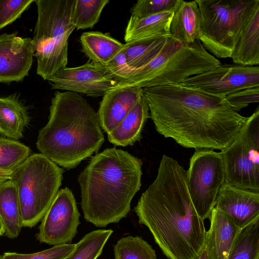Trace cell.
I'll list each match as a JSON object with an SVG mask.
<instances>
[{"label": "cell", "mask_w": 259, "mask_h": 259, "mask_svg": "<svg viewBox=\"0 0 259 259\" xmlns=\"http://www.w3.org/2000/svg\"><path fill=\"white\" fill-rule=\"evenodd\" d=\"M206 231L204 248L208 259H226L238 236L242 231L225 212L215 207Z\"/></svg>", "instance_id": "17"}, {"label": "cell", "mask_w": 259, "mask_h": 259, "mask_svg": "<svg viewBox=\"0 0 259 259\" xmlns=\"http://www.w3.org/2000/svg\"><path fill=\"white\" fill-rule=\"evenodd\" d=\"M0 259H4L3 256V255H0Z\"/></svg>", "instance_id": "39"}, {"label": "cell", "mask_w": 259, "mask_h": 259, "mask_svg": "<svg viewBox=\"0 0 259 259\" xmlns=\"http://www.w3.org/2000/svg\"><path fill=\"white\" fill-rule=\"evenodd\" d=\"M221 153L225 182L239 188L259 192L258 107Z\"/></svg>", "instance_id": "9"}, {"label": "cell", "mask_w": 259, "mask_h": 259, "mask_svg": "<svg viewBox=\"0 0 259 259\" xmlns=\"http://www.w3.org/2000/svg\"><path fill=\"white\" fill-rule=\"evenodd\" d=\"M221 65V62L208 53L199 39L187 43L169 35L151 61L135 69L126 81L118 85L143 89L179 84Z\"/></svg>", "instance_id": "5"}, {"label": "cell", "mask_w": 259, "mask_h": 259, "mask_svg": "<svg viewBox=\"0 0 259 259\" xmlns=\"http://www.w3.org/2000/svg\"><path fill=\"white\" fill-rule=\"evenodd\" d=\"M200 21L196 0H178L170 24V35L183 42L192 43L199 39Z\"/></svg>", "instance_id": "20"}, {"label": "cell", "mask_w": 259, "mask_h": 259, "mask_svg": "<svg viewBox=\"0 0 259 259\" xmlns=\"http://www.w3.org/2000/svg\"><path fill=\"white\" fill-rule=\"evenodd\" d=\"M64 170L41 153H33L12 172L23 227L41 221L62 184Z\"/></svg>", "instance_id": "7"}, {"label": "cell", "mask_w": 259, "mask_h": 259, "mask_svg": "<svg viewBox=\"0 0 259 259\" xmlns=\"http://www.w3.org/2000/svg\"><path fill=\"white\" fill-rule=\"evenodd\" d=\"M142 93V89L137 87L116 85L104 95L97 113L101 128L107 134L124 119Z\"/></svg>", "instance_id": "16"}, {"label": "cell", "mask_w": 259, "mask_h": 259, "mask_svg": "<svg viewBox=\"0 0 259 259\" xmlns=\"http://www.w3.org/2000/svg\"><path fill=\"white\" fill-rule=\"evenodd\" d=\"M34 0H0V30L20 17Z\"/></svg>", "instance_id": "33"}, {"label": "cell", "mask_w": 259, "mask_h": 259, "mask_svg": "<svg viewBox=\"0 0 259 259\" xmlns=\"http://www.w3.org/2000/svg\"><path fill=\"white\" fill-rule=\"evenodd\" d=\"M201 21L199 40L219 58H231L243 24L255 0H196Z\"/></svg>", "instance_id": "8"}, {"label": "cell", "mask_w": 259, "mask_h": 259, "mask_svg": "<svg viewBox=\"0 0 259 259\" xmlns=\"http://www.w3.org/2000/svg\"><path fill=\"white\" fill-rule=\"evenodd\" d=\"M37 18L32 42L36 73L44 80L68 64V38L75 29L71 21L73 0H36Z\"/></svg>", "instance_id": "6"}, {"label": "cell", "mask_w": 259, "mask_h": 259, "mask_svg": "<svg viewBox=\"0 0 259 259\" xmlns=\"http://www.w3.org/2000/svg\"><path fill=\"white\" fill-rule=\"evenodd\" d=\"M167 37L140 38L124 44L128 65L134 70L146 65L159 53Z\"/></svg>", "instance_id": "25"}, {"label": "cell", "mask_w": 259, "mask_h": 259, "mask_svg": "<svg viewBox=\"0 0 259 259\" xmlns=\"http://www.w3.org/2000/svg\"><path fill=\"white\" fill-rule=\"evenodd\" d=\"M179 84L212 95L225 97L241 89L259 87V67L221 65L190 77Z\"/></svg>", "instance_id": "12"}, {"label": "cell", "mask_w": 259, "mask_h": 259, "mask_svg": "<svg viewBox=\"0 0 259 259\" xmlns=\"http://www.w3.org/2000/svg\"><path fill=\"white\" fill-rule=\"evenodd\" d=\"M225 99L233 109L238 112L250 103L259 101V87L241 89L225 96Z\"/></svg>", "instance_id": "35"}, {"label": "cell", "mask_w": 259, "mask_h": 259, "mask_svg": "<svg viewBox=\"0 0 259 259\" xmlns=\"http://www.w3.org/2000/svg\"><path fill=\"white\" fill-rule=\"evenodd\" d=\"M142 164L140 159L116 148L91 157L77 178L86 221L105 227L127 217L140 190Z\"/></svg>", "instance_id": "3"}, {"label": "cell", "mask_w": 259, "mask_h": 259, "mask_svg": "<svg viewBox=\"0 0 259 259\" xmlns=\"http://www.w3.org/2000/svg\"><path fill=\"white\" fill-rule=\"evenodd\" d=\"M31 150L16 140L0 137V169L13 171L30 155Z\"/></svg>", "instance_id": "30"}, {"label": "cell", "mask_w": 259, "mask_h": 259, "mask_svg": "<svg viewBox=\"0 0 259 259\" xmlns=\"http://www.w3.org/2000/svg\"><path fill=\"white\" fill-rule=\"evenodd\" d=\"M134 210L168 259H198L206 231L190 197L187 170L176 159L162 156L155 179Z\"/></svg>", "instance_id": "2"}, {"label": "cell", "mask_w": 259, "mask_h": 259, "mask_svg": "<svg viewBox=\"0 0 259 259\" xmlns=\"http://www.w3.org/2000/svg\"><path fill=\"white\" fill-rule=\"evenodd\" d=\"M104 142L98 113L87 101L76 93L56 91L49 121L38 132L40 153L69 170L97 152Z\"/></svg>", "instance_id": "4"}, {"label": "cell", "mask_w": 259, "mask_h": 259, "mask_svg": "<svg viewBox=\"0 0 259 259\" xmlns=\"http://www.w3.org/2000/svg\"><path fill=\"white\" fill-rule=\"evenodd\" d=\"M198 259H208L206 252L204 247L200 254Z\"/></svg>", "instance_id": "37"}, {"label": "cell", "mask_w": 259, "mask_h": 259, "mask_svg": "<svg viewBox=\"0 0 259 259\" xmlns=\"http://www.w3.org/2000/svg\"><path fill=\"white\" fill-rule=\"evenodd\" d=\"M109 0H73L71 13L72 24L76 30L92 28L99 21Z\"/></svg>", "instance_id": "26"}, {"label": "cell", "mask_w": 259, "mask_h": 259, "mask_svg": "<svg viewBox=\"0 0 259 259\" xmlns=\"http://www.w3.org/2000/svg\"><path fill=\"white\" fill-rule=\"evenodd\" d=\"M214 207L227 214L243 230L259 221V192L239 188L225 182L219 191Z\"/></svg>", "instance_id": "15"}, {"label": "cell", "mask_w": 259, "mask_h": 259, "mask_svg": "<svg viewBox=\"0 0 259 259\" xmlns=\"http://www.w3.org/2000/svg\"><path fill=\"white\" fill-rule=\"evenodd\" d=\"M112 233L111 229H100L87 233L63 259H97Z\"/></svg>", "instance_id": "27"}, {"label": "cell", "mask_w": 259, "mask_h": 259, "mask_svg": "<svg viewBox=\"0 0 259 259\" xmlns=\"http://www.w3.org/2000/svg\"><path fill=\"white\" fill-rule=\"evenodd\" d=\"M150 113L143 91L137 102L121 122L107 134L108 141L117 146L125 147L140 140Z\"/></svg>", "instance_id": "19"}, {"label": "cell", "mask_w": 259, "mask_h": 259, "mask_svg": "<svg viewBox=\"0 0 259 259\" xmlns=\"http://www.w3.org/2000/svg\"><path fill=\"white\" fill-rule=\"evenodd\" d=\"M80 214L72 191H58L41 221L36 239L41 243L57 245L71 242L77 233Z\"/></svg>", "instance_id": "11"}, {"label": "cell", "mask_w": 259, "mask_h": 259, "mask_svg": "<svg viewBox=\"0 0 259 259\" xmlns=\"http://www.w3.org/2000/svg\"><path fill=\"white\" fill-rule=\"evenodd\" d=\"M0 221L5 236L11 239L19 236L23 227L20 207L16 188L10 180L0 184Z\"/></svg>", "instance_id": "24"}, {"label": "cell", "mask_w": 259, "mask_h": 259, "mask_svg": "<svg viewBox=\"0 0 259 259\" xmlns=\"http://www.w3.org/2000/svg\"><path fill=\"white\" fill-rule=\"evenodd\" d=\"M75 244H63L33 253L23 254L16 252H5L4 259H63L75 248Z\"/></svg>", "instance_id": "32"}, {"label": "cell", "mask_w": 259, "mask_h": 259, "mask_svg": "<svg viewBox=\"0 0 259 259\" xmlns=\"http://www.w3.org/2000/svg\"><path fill=\"white\" fill-rule=\"evenodd\" d=\"M102 65L117 85L126 81L135 70L128 65L123 49L111 61Z\"/></svg>", "instance_id": "34"}, {"label": "cell", "mask_w": 259, "mask_h": 259, "mask_svg": "<svg viewBox=\"0 0 259 259\" xmlns=\"http://www.w3.org/2000/svg\"><path fill=\"white\" fill-rule=\"evenodd\" d=\"M5 234L4 229L2 222L0 221V236H3Z\"/></svg>", "instance_id": "38"}, {"label": "cell", "mask_w": 259, "mask_h": 259, "mask_svg": "<svg viewBox=\"0 0 259 259\" xmlns=\"http://www.w3.org/2000/svg\"><path fill=\"white\" fill-rule=\"evenodd\" d=\"M231 58L238 65L259 64V0H255L243 24Z\"/></svg>", "instance_id": "18"}, {"label": "cell", "mask_w": 259, "mask_h": 259, "mask_svg": "<svg viewBox=\"0 0 259 259\" xmlns=\"http://www.w3.org/2000/svg\"><path fill=\"white\" fill-rule=\"evenodd\" d=\"M114 259H157L155 250L142 237L128 235L114 247Z\"/></svg>", "instance_id": "29"}, {"label": "cell", "mask_w": 259, "mask_h": 259, "mask_svg": "<svg viewBox=\"0 0 259 259\" xmlns=\"http://www.w3.org/2000/svg\"><path fill=\"white\" fill-rule=\"evenodd\" d=\"M174 10L166 11L142 18L131 16L124 34L125 42L150 37L168 36Z\"/></svg>", "instance_id": "22"}, {"label": "cell", "mask_w": 259, "mask_h": 259, "mask_svg": "<svg viewBox=\"0 0 259 259\" xmlns=\"http://www.w3.org/2000/svg\"><path fill=\"white\" fill-rule=\"evenodd\" d=\"M47 80L53 89L95 98L103 97L118 84L102 64L92 61L77 67L62 68Z\"/></svg>", "instance_id": "13"}, {"label": "cell", "mask_w": 259, "mask_h": 259, "mask_svg": "<svg viewBox=\"0 0 259 259\" xmlns=\"http://www.w3.org/2000/svg\"><path fill=\"white\" fill-rule=\"evenodd\" d=\"M225 182L221 152L209 149L195 150L187 170V188L197 213L204 221L209 219Z\"/></svg>", "instance_id": "10"}, {"label": "cell", "mask_w": 259, "mask_h": 259, "mask_svg": "<svg viewBox=\"0 0 259 259\" xmlns=\"http://www.w3.org/2000/svg\"><path fill=\"white\" fill-rule=\"evenodd\" d=\"M13 172V171L0 169V184L10 180Z\"/></svg>", "instance_id": "36"}, {"label": "cell", "mask_w": 259, "mask_h": 259, "mask_svg": "<svg viewBox=\"0 0 259 259\" xmlns=\"http://www.w3.org/2000/svg\"><path fill=\"white\" fill-rule=\"evenodd\" d=\"M142 91L156 131L185 148L222 150L248 118L235 111L225 97L179 84Z\"/></svg>", "instance_id": "1"}, {"label": "cell", "mask_w": 259, "mask_h": 259, "mask_svg": "<svg viewBox=\"0 0 259 259\" xmlns=\"http://www.w3.org/2000/svg\"><path fill=\"white\" fill-rule=\"evenodd\" d=\"M27 108L16 96L0 97V134L18 141L30 122Z\"/></svg>", "instance_id": "21"}, {"label": "cell", "mask_w": 259, "mask_h": 259, "mask_svg": "<svg viewBox=\"0 0 259 259\" xmlns=\"http://www.w3.org/2000/svg\"><path fill=\"white\" fill-rule=\"evenodd\" d=\"M79 41L83 53L94 63L105 64L123 49L124 44L108 33L88 31L83 33Z\"/></svg>", "instance_id": "23"}, {"label": "cell", "mask_w": 259, "mask_h": 259, "mask_svg": "<svg viewBox=\"0 0 259 259\" xmlns=\"http://www.w3.org/2000/svg\"><path fill=\"white\" fill-rule=\"evenodd\" d=\"M226 259H259V221L242 230Z\"/></svg>", "instance_id": "28"}, {"label": "cell", "mask_w": 259, "mask_h": 259, "mask_svg": "<svg viewBox=\"0 0 259 259\" xmlns=\"http://www.w3.org/2000/svg\"><path fill=\"white\" fill-rule=\"evenodd\" d=\"M33 56L31 38L16 32L0 35V82L22 81L29 74Z\"/></svg>", "instance_id": "14"}, {"label": "cell", "mask_w": 259, "mask_h": 259, "mask_svg": "<svg viewBox=\"0 0 259 259\" xmlns=\"http://www.w3.org/2000/svg\"><path fill=\"white\" fill-rule=\"evenodd\" d=\"M178 0H138L131 10V16L142 18L160 12L174 10Z\"/></svg>", "instance_id": "31"}]
</instances>
